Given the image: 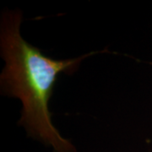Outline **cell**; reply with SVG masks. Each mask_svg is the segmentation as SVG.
Here are the masks:
<instances>
[{
  "instance_id": "obj_1",
  "label": "cell",
  "mask_w": 152,
  "mask_h": 152,
  "mask_svg": "<svg viewBox=\"0 0 152 152\" xmlns=\"http://www.w3.org/2000/svg\"><path fill=\"white\" fill-rule=\"evenodd\" d=\"M22 19L20 10H6L1 16L0 52L5 63L0 75L1 93L21 102L18 124L28 136L52 147L53 152H76L53 124L49 101L58 75L72 74L86 58L97 52L68 59L48 57L22 37Z\"/></svg>"
}]
</instances>
